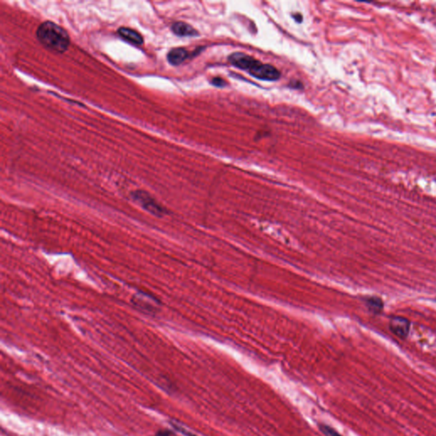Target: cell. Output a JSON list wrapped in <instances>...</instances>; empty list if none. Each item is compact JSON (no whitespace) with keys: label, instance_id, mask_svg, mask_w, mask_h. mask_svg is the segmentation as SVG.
<instances>
[{"label":"cell","instance_id":"13","mask_svg":"<svg viewBox=\"0 0 436 436\" xmlns=\"http://www.w3.org/2000/svg\"><path fill=\"white\" fill-rule=\"evenodd\" d=\"M176 429H178L179 431L181 432L183 434H185L186 436H198L196 435V434H192L190 432H187L185 430H184V429H181V428H179V427L175 426Z\"/></svg>","mask_w":436,"mask_h":436},{"label":"cell","instance_id":"5","mask_svg":"<svg viewBox=\"0 0 436 436\" xmlns=\"http://www.w3.org/2000/svg\"><path fill=\"white\" fill-rule=\"evenodd\" d=\"M410 321L401 316H394L389 321V329L399 338H406L410 332Z\"/></svg>","mask_w":436,"mask_h":436},{"label":"cell","instance_id":"10","mask_svg":"<svg viewBox=\"0 0 436 436\" xmlns=\"http://www.w3.org/2000/svg\"><path fill=\"white\" fill-rule=\"evenodd\" d=\"M366 304H367L368 310L371 312L373 313L374 315H379L384 310V302L381 298H377V297L367 298L366 299Z\"/></svg>","mask_w":436,"mask_h":436},{"label":"cell","instance_id":"2","mask_svg":"<svg viewBox=\"0 0 436 436\" xmlns=\"http://www.w3.org/2000/svg\"><path fill=\"white\" fill-rule=\"evenodd\" d=\"M132 196L135 201H136L144 210H146L152 215L158 217L166 215V209L160 206V204L158 203L157 201H155L149 193H147L145 191H135L132 193Z\"/></svg>","mask_w":436,"mask_h":436},{"label":"cell","instance_id":"15","mask_svg":"<svg viewBox=\"0 0 436 436\" xmlns=\"http://www.w3.org/2000/svg\"><path fill=\"white\" fill-rule=\"evenodd\" d=\"M294 18H295V20L297 21V22H298V23H301V22H302V16L300 15V14H298L297 15H294Z\"/></svg>","mask_w":436,"mask_h":436},{"label":"cell","instance_id":"14","mask_svg":"<svg viewBox=\"0 0 436 436\" xmlns=\"http://www.w3.org/2000/svg\"><path fill=\"white\" fill-rule=\"evenodd\" d=\"M171 432L170 431H159L156 436H171Z\"/></svg>","mask_w":436,"mask_h":436},{"label":"cell","instance_id":"3","mask_svg":"<svg viewBox=\"0 0 436 436\" xmlns=\"http://www.w3.org/2000/svg\"><path fill=\"white\" fill-rule=\"evenodd\" d=\"M252 77L264 81H276L280 78V72L276 67L270 64H263L258 62L249 71Z\"/></svg>","mask_w":436,"mask_h":436},{"label":"cell","instance_id":"11","mask_svg":"<svg viewBox=\"0 0 436 436\" xmlns=\"http://www.w3.org/2000/svg\"><path fill=\"white\" fill-rule=\"evenodd\" d=\"M319 429L323 434L325 436H342L332 427L328 426L326 424H319Z\"/></svg>","mask_w":436,"mask_h":436},{"label":"cell","instance_id":"9","mask_svg":"<svg viewBox=\"0 0 436 436\" xmlns=\"http://www.w3.org/2000/svg\"><path fill=\"white\" fill-rule=\"evenodd\" d=\"M189 57V53L184 48H174L169 51L167 54L168 62L173 66H178L184 61H186Z\"/></svg>","mask_w":436,"mask_h":436},{"label":"cell","instance_id":"8","mask_svg":"<svg viewBox=\"0 0 436 436\" xmlns=\"http://www.w3.org/2000/svg\"><path fill=\"white\" fill-rule=\"evenodd\" d=\"M171 30L175 34L180 37H193L198 36V32L192 26L184 22H176L171 26Z\"/></svg>","mask_w":436,"mask_h":436},{"label":"cell","instance_id":"12","mask_svg":"<svg viewBox=\"0 0 436 436\" xmlns=\"http://www.w3.org/2000/svg\"><path fill=\"white\" fill-rule=\"evenodd\" d=\"M211 84L215 85L216 87H220V88H223V87L225 86L226 82L223 80V79H221V78H214L213 80H211Z\"/></svg>","mask_w":436,"mask_h":436},{"label":"cell","instance_id":"7","mask_svg":"<svg viewBox=\"0 0 436 436\" xmlns=\"http://www.w3.org/2000/svg\"><path fill=\"white\" fill-rule=\"evenodd\" d=\"M119 36L125 40L127 42L131 43L134 45H141L143 44V37L141 36L140 32L136 30L128 28V27H121L118 30Z\"/></svg>","mask_w":436,"mask_h":436},{"label":"cell","instance_id":"1","mask_svg":"<svg viewBox=\"0 0 436 436\" xmlns=\"http://www.w3.org/2000/svg\"><path fill=\"white\" fill-rule=\"evenodd\" d=\"M36 36L40 44H42L48 50L57 53L67 51L71 42L67 31L50 21L44 22L39 26Z\"/></svg>","mask_w":436,"mask_h":436},{"label":"cell","instance_id":"6","mask_svg":"<svg viewBox=\"0 0 436 436\" xmlns=\"http://www.w3.org/2000/svg\"><path fill=\"white\" fill-rule=\"evenodd\" d=\"M146 298V294L142 293L141 296H135L134 298H132V302L137 308L142 310L143 312L149 313V314L156 312L157 304H159V302H157L156 299L150 301L153 299L152 297H150L149 300H147Z\"/></svg>","mask_w":436,"mask_h":436},{"label":"cell","instance_id":"4","mask_svg":"<svg viewBox=\"0 0 436 436\" xmlns=\"http://www.w3.org/2000/svg\"><path fill=\"white\" fill-rule=\"evenodd\" d=\"M228 62L240 69L249 72L259 61L245 53L235 52L228 57Z\"/></svg>","mask_w":436,"mask_h":436}]
</instances>
